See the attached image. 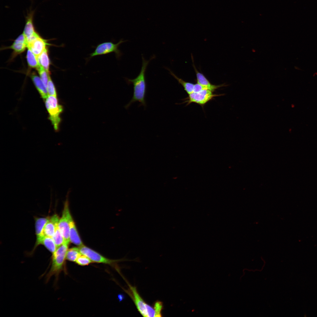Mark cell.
<instances>
[{
    "instance_id": "25",
    "label": "cell",
    "mask_w": 317,
    "mask_h": 317,
    "mask_svg": "<svg viewBox=\"0 0 317 317\" xmlns=\"http://www.w3.org/2000/svg\"><path fill=\"white\" fill-rule=\"evenodd\" d=\"M77 259L76 262L78 265L83 266L87 265L90 263L92 262L87 256L82 254Z\"/></svg>"
},
{
    "instance_id": "17",
    "label": "cell",
    "mask_w": 317,
    "mask_h": 317,
    "mask_svg": "<svg viewBox=\"0 0 317 317\" xmlns=\"http://www.w3.org/2000/svg\"><path fill=\"white\" fill-rule=\"evenodd\" d=\"M50 217H35V228L36 238L43 236L44 228Z\"/></svg>"
},
{
    "instance_id": "5",
    "label": "cell",
    "mask_w": 317,
    "mask_h": 317,
    "mask_svg": "<svg viewBox=\"0 0 317 317\" xmlns=\"http://www.w3.org/2000/svg\"><path fill=\"white\" fill-rule=\"evenodd\" d=\"M127 41V40L123 41V39H121L117 43H114L110 41L99 44L95 47L94 51L90 54L89 57L87 59V61H88L96 56L104 55L112 53H114L116 58L119 59L122 55L119 47L121 43Z\"/></svg>"
},
{
    "instance_id": "15",
    "label": "cell",
    "mask_w": 317,
    "mask_h": 317,
    "mask_svg": "<svg viewBox=\"0 0 317 317\" xmlns=\"http://www.w3.org/2000/svg\"><path fill=\"white\" fill-rule=\"evenodd\" d=\"M69 226V239L70 242L78 247L83 245L72 216L70 219Z\"/></svg>"
},
{
    "instance_id": "18",
    "label": "cell",
    "mask_w": 317,
    "mask_h": 317,
    "mask_svg": "<svg viewBox=\"0 0 317 317\" xmlns=\"http://www.w3.org/2000/svg\"><path fill=\"white\" fill-rule=\"evenodd\" d=\"M38 58L40 64L45 70L47 73L50 74L49 70L50 61L47 50L46 48L42 53L38 56Z\"/></svg>"
},
{
    "instance_id": "10",
    "label": "cell",
    "mask_w": 317,
    "mask_h": 317,
    "mask_svg": "<svg viewBox=\"0 0 317 317\" xmlns=\"http://www.w3.org/2000/svg\"><path fill=\"white\" fill-rule=\"evenodd\" d=\"M34 13L33 11L30 10L26 17V24L23 33L27 42L37 33L35 31L33 24Z\"/></svg>"
},
{
    "instance_id": "1",
    "label": "cell",
    "mask_w": 317,
    "mask_h": 317,
    "mask_svg": "<svg viewBox=\"0 0 317 317\" xmlns=\"http://www.w3.org/2000/svg\"><path fill=\"white\" fill-rule=\"evenodd\" d=\"M155 58V56L153 55L149 60H147L144 59L142 55V65L140 72L136 78L133 79L125 78V80L128 85H133L134 88L133 95L132 98L125 106V108L126 109H128L131 104L136 102H138L140 103L139 106H143L144 107L146 106L145 99L146 91L145 72L150 61Z\"/></svg>"
},
{
    "instance_id": "14",
    "label": "cell",
    "mask_w": 317,
    "mask_h": 317,
    "mask_svg": "<svg viewBox=\"0 0 317 317\" xmlns=\"http://www.w3.org/2000/svg\"><path fill=\"white\" fill-rule=\"evenodd\" d=\"M26 47L27 41L23 33L17 38L9 48L13 49L16 54H19L23 52Z\"/></svg>"
},
{
    "instance_id": "8",
    "label": "cell",
    "mask_w": 317,
    "mask_h": 317,
    "mask_svg": "<svg viewBox=\"0 0 317 317\" xmlns=\"http://www.w3.org/2000/svg\"><path fill=\"white\" fill-rule=\"evenodd\" d=\"M78 248L82 254L87 257L92 262L108 264L115 267L116 269L117 268L116 267V263L123 260H113L108 259L84 245L79 246Z\"/></svg>"
},
{
    "instance_id": "11",
    "label": "cell",
    "mask_w": 317,
    "mask_h": 317,
    "mask_svg": "<svg viewBox=\"0 0 317 317\" xmlns=\"http://www.w3.org/2000/svg\"><path fill=\"white\" fill-rule=\"evenodd\" d=\"M192 58L193 62V66L196 74L197 83L214 92L217 89L225 86L224 84L216 85L212 84L203 73L199 72L197 70L194 64L192 56Z\"/></svg>"
},
{
    "instance_id": "24",
    "label": "cell",
    "mask_w": 317,
    "mask_h": 317,
    "mask_svg": "<svg viewBox=\"0 0 317 317\" xmlns=\"http://www.w3.org/2000/svg\"><path fill=\"white\" fill-rule=\"evenodd\" d=\"M47 89L48 95L57 97L56 89L50 75H49L48 76V81Z\"/></svg>"
},
{
    "instance_id": "13",
    "label": "cell",
    "mask_w": 317,
    "mask_h": 317,
    "mask_svg": "<svg viewBox=\"0 0 317 317\" xmlns=\"http://www.w3.org/2000/svg\"><path fill=\"white\" fill-rule=\"evenodd\" d=\"M42 245L50 252L53 253L56 250L57 247L52 238L43 236L39 237L37 238L35 245L32 251V252L38 245Z\"/></svg>"
},
{
    "instance_id": "20",
    "label": "cell",
    "mask_w": 317,
    "mask_h": 317,
    "mask_svg": "<svg viewBox=\"0 0 317 317\" xmlns=\"http://www.w3.org/2000/svg\"><path fill=\"white\" fill-rule=\"evenodd\" d=\"M28 49L26 58L28 65L31 68L36 69L40 65L38 56L35 55L29 49Z\"/></svg>"
},
{
    "instance_id": "3",
    "label": "cell",
    "mask_w": 317,
    "mask_h": 317,
    "mask_svg": "<svg viewBox=\"0 0 317 317\" xmlns=\"http://www.w3.org/2000/svg\"><path fill=\"white\" fill-rule=\"evenodd\" d=\"M129 288L124 289L133 301L139 312L144 317H159L155 307L146 303L140 296L135 286L131 285L125 280Z\"/></svg>"
},
{
    "instance_id": "9",
    "label": "cell",
    "mask_w": 317,
    "mask_h": 317,
    "mask_svg": "<svg viewBox=\"0 0 317 317\" xmlns=\"http://www.w3.org/2000/svg\"><path fill=\"white\" fill-rule=\"evenodd\" d=\"M27 43V48L37 56L42 53L47 45L45 40L41 38L37 33Z\"/></svg>"
},
{
    "instance_id": "7",
    "label": "cell",
    "mask_w": 317,
    "mask_h": 317,
    "mask_svg": "<svg viewBox=\"0 0 317 317\" xmlns=\"http://www.w3.org/2000/svg\"><path fill=\"white\" fill-rule=\"evenodd\" d=\"M70 190H68L66 198L64 202L63 210L62 216L59 219L58 227L65 240V242L69 244L70 220L72 216L69 210L68 195Z\"/></svg>"
},
{
    "instance_id": "23",
    "label": "cell",
    "mask_w": 317,
    "mask_h": 317,
    "mask_svg": "<svg viewBox=\"0 0 317 317\" xmlns=\"http://www.w3.org/2000/svg\"><path fill=\"white\" fill-rule=\"evenodd\" d=\"M40 78L44 85L47 88L48 81V74L45 70L40 65L36 69Z\"/></svg>"
},
{
    "instance_id": "2",
    "label": "cell",
    "mask_w": 317,
    "mask_h": 317,
    "mask_svg": "<svg viewBox=\"0 0 317 317\" xmlns=\"http://www.w3.org/2000/svg\"><path fill=\"white\" fill-rule=\"evenodd\" d=\"M69 245V244L64 242L57 247L55 251L52 253L50 267L45 276L46 283L53 276H55V282H56L60 272L65 270V260Z\"/></svg>"
},
{
    "instance_id": "16",
    "label": "cell",
    "mask_w": 317,
    "mask_h": 317,
    "mask_svg": "<svg viewBox=\"0 0 317 317\" xmlns=\"http://www.w3.org/2000/svg\"><path fill=\"white\" fill-rule=\"evenodd\" d=\"M31 78L42 98L45 100L48 95L47 88L41 78L33 74L31 75Z\"/></svg>"
},
{
    "instance_id": "22",
    "label": "cell",
    "mask_w": 317,
    "mask_h": 317,
    "mask_svg": "<svg viewBox=\"0 0 317 317\" xmlns=\"http://www.w3.org/2000/svg\"><path fill=\"white\" fill-rule=\"evenodd\" d=\"M52 238L57 248L65 242L64 239L58 228V225L56 228L55 234Z\"/></svg>"
},
{
    "instance_id": "4",
    "label": "cell",
    "mask_w": 317,
    "mask_h": 317,
    "mask_svg": "<svg viewBox=\"0 0 317 317\" xmlns=\"http://www.w3.org/2000/svg\"><path fill=\"white\" fill-rule=\"evenodd\" d=\"M45 104L49 113L48 119L54 130L57 131L61 122L60 115L63 110V107L59 104L57 97L53 96H48L45 100Z\"/></svg>"
},
{
    "instance_id": "21",
    "label": "cell",
    "mask_w": 317,
    "mask_h": 317,
    "mask_svg": "<svg viewBox=\"0 0 317 317\" xmlns=\"http://www.w3.org/2000/svg\"><path fill=\"white\" fill-rule=\"evenodd\" d=\"M81 254L78 247H72L68 249L67 253L66 259L70 261L75 262Z\"/></svg>"
},
{
    "instance_id": "19",
    "label": "cell",
    "mask_w": 317,
    "mask_h": 317,
    "mask_svg": "<svg viewBox=\"0 0 317 317\" xmlns=\"http://www.w3.org/2000/svg\"><path fill=\"white\" fill-rule=\"evenodd\" d=\"M169 72L170 74L175 78L183 87L184 90L188 95L193 92L194 84L191 82L185 81L181 78L178 77L171 70L166 68Z\"/></svg>"
},
{
    "instance_id": "6",
    "label": "cell",
    "mask_w": 317,
    "mask_h": 317,
    "mask_svg": "<svg viewBox=\"0 0 317 317\" xmlns=\"http://www.w3.org/2000/svg\"><path fill=\"white\" fill-rule=\"evenodd\" d=\"M213 92L206 88L198 92H193L188 95V96L184 100V102L183 103H186V105H187L192 103H194L203 107L214 97L223 95V94H215Z\"/></svg>"
},
{
    "instance_id": "26",
    "label": "cell",
    "mask_w": 317,
    "mask_h": 317,
    "mask_svg": "<svg viewBox=\"0 0 317 317\" xmlns=\"http://www.w3.org/2000/svg\"><path fill=\"white\" fill-rule=\"evenodd\" d=\"M206 88H207L197 83L194 84L193 92H198Z\"/></svg>"
},
{
    "instance_id": "12",
    "label": "cell",
    "mask_w": 317,
    "mask_h": 317,
    "mask_svg": "<svg viewBox=\"0 0 317 317\" xmlns=\"http://www.w3.org/2000/svg\"><path fill=\"white\" fill-rule=\"evenodd\" d=\"M59 219L58 216L56 214L50 217L44 228L43 231V235L52 237L58 225Z\"/></svg>"
}]
</instances>
